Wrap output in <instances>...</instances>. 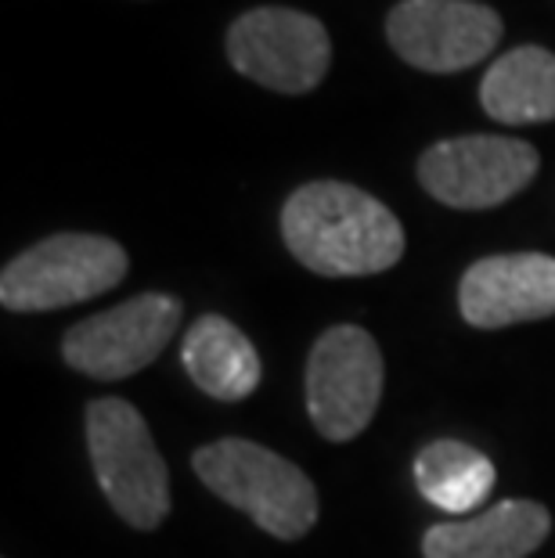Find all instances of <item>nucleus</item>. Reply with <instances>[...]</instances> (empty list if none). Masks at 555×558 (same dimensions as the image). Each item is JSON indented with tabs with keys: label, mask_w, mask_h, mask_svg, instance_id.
<instances>
[{
	"label": "nucleus",
	"mask_w": 555,
	"mask_h": 558,
	"mask_svg": "<svg viewBox=\"0 0 555 558\" xmlns=\"http://www.w3.org/2000/svg\"><path fill=\"white\" fill-rule=\"evenodd\" d=\"M386 40L422 73H462L502 40V15L476 0H400L386 15Z\"/></svg>",
	"instance_id": "9"
},
{
	"label": "nucleus",
	"mask_w": 555,
	"mask_h": 558,
	"mask_svg": "<svg viewBox=\"0 0 555 558\" xmlns=\"http://www.w3.org/2000/svg\"><path fill=\"white\" fill-rule=\"evenodd\" d=\"M130 270L126 248L105 234L65 231L19 253L0 275V303L15 314L62 311L112 292Z\"/></svg>",
	"instance_id": "4"
},
{
	"label": "nucleus",
	"mask_w": 555,
	"mask_h": 558,
	"mask_svg": "<svg viewBox=\"0 0 555 558\" xmlns=\"http://www.w3.org/2000/svg\"><path fill=\"white\" fill-rule=\"evenodd\" d=\"M181 364L206 397L224 403L253 397L264 378V364L250 336L220 314H203L188 325Z\"/></svg>",
	"instance_id": "12"
},
{
	"label": "nucleus",
	"mask_w": 555,
	"mask_h": 558,
	"mask_svg": "<svg viewBox=\"0 0 555 558\" xmlns=\"http://www.w3.org/2000/svg\"><path fill=\"white\" fill-rule=\"evenodd\" d=\"M458 311L466 325L483 331L555 317V256L502 253L476 259L458 281Z\"/></svg>",
	"instance_id": "10"
},
{
	"label": "nucleus",
	"mask_w": 555,
	"mask_h": 558,
	"mask_svg": "<svg viewBox=\"0 0 555 558\" xmlns=\"http://www.w3.org/2000/svg\"><path fill=\"white\" fill-rule=\"evenodd\" d=\"M415 486L430 505L466 515L476 512L494 490V465L462 439H433L415 458Z\"/></svg>",
	"instance_id": "14"
},
{
	"label": "nucleus",
	"mask_w": 555,
	"mask_h": 558,
	"mask_svg": "<svg viewBox=\"0 0 555 558\" xmlns=\"http://www.w3.org/2000/svg\"><path fill=\"white\" fill-rule=\"evenodd\" d=\"M534 145L505 134H466L436 141L419 156V184L451 209H494L534 181Z\"/></svg>",
	"instance_id": "7"
},
{
	"label": "nucleus",
	"mask_w": 555,
	"mask_h": 558,
	"mask_svg": "<svg viewBox=\"0 0 555 558\" xmlns=\"http://www.w3.org/2000/svg\"><path fill=\"white\" fill-rule=\"evenodd\" d=\"M281 239L322 278H369L397 267L405 228L379 198L342 181H311L281 206Z\"/></svg>",
	"instance_id": "1"
},
{
	"label": "nucleus",
	"mask_w": 555,
	"mask_h": 558,
	"mask_svg": "<svg viewBox=\"0 0 555 558\" xmlns=\"http://www.w3.org/2000/svg\"><path fill=\"white\" fill-rule=\"evenodd\" d=\"M383 350L358 325L317 336L306 357V414L328 444H350L372 425L383 400Z\"/></svg>",
	"instance_id": "5"
},
{
	"label": "nucleus",
	"mask_w": 555,
	"mask_h": 558,
	"mask_svg": "<svg viewBox=\"0 0 555 558\" xmlns=\"http://www.w3.org/2000/svg\"><path fill=\"white\" fill-rule=\"evenodd\" d=\"M181 317L184 311L177 295L141 292L112 311L76 320L62 339V357L80 375L120 383L167 350V342L181 328Z\"/></svg>",
	"instance_id": "8"
},
{
	"label": "nucleus",
	"mask_w": 555,
	"mask_h": 558,
	"mask_svg": "<svg viewBox=\"0 0 555 558\" xmlns=\"http://www.w3.org/2000/svg\"><path fill=\"white\" fill-rule=\"evenodd\" d=\"M195 476L224 505L245 512L278 541H300L317 522V490L311 476L289 458L253 439H217L192 454Z\"/></svg>",
	"instance_id": "2"
},
{
	"label": "nucleus",
	"mask_w": 555,
	"mask_h": 558,
	"mask_svg": "<svg viewBox=\"0 0 555 558\" xmlns=\"http://www.w3.org/2000/svg\"><path fill=\"white\" fill-rule=\"evenodd\" d=\"M480 105L491 120L509 126L555 120V54L548 47L523 44L505 51L480 83Z\"/></svg>",
	"instance_id": "13"
},
{
	"label": "nucleus",
	"mask_w": 555,
	"mask_h": 558,
	"mask_svg": "<svg viewBox=\"0 0 555 558\" xmlns=\"http://www.w3.org/2000/svg\"><path fill=\"white\" fill-rule=\"evenodd\" d=\"M224 51L234 73L275 94H311L333 65V37L325 22L278 4L234 19Z\"/></svg>",
	"instance_id": "6"
},
{
	"label": "nucleus",
	"mask_w": 555,
	"mask_h": 558,
	"mask_svg": "<svg viewBox=\"0 0 555 558\" xmlns=\"http://www.w3.org/2000/svg\"><path fill=\"white\" fill-rule=\"evenodd\" d=\"M87 450L105 501L134 530H159L170 515V472L152 429L130 400L87 403Z\"/></svg>",
	"instance_id": "3"
},
{
	"label": "nucleus",
	"mask_w": 555,
	"mask_h": 558,
	"mask_svg": "<svg viewBox=\"0 0 555 558\" xmlns=\"http://www.w3.org/2000/svg\"><path fill=\"white\" fill-rule=\"evenodd\" d=\"M552 533V512L538 501H498L476 519L441 522L422 537L426 558H530Z\"/></svg>",
	"instance_id": "11"
}]
</instances>
